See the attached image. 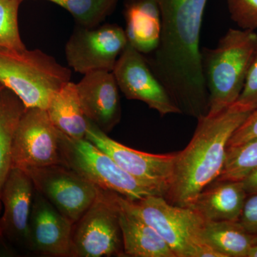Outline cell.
Segmentation results:
<instances>
[{"label":"cell","mask_w":257,"mask_h":257,"mask_svg":"<svg viewBox=\"0 0 257 257\" xmlns=\"http://www.w3.org/2000/svg\"><path fill=\"white\" fill-rule=\"evenodd\" d=\"M74 223L35 191L29 226L28 250L47 256L74 257Z\"/></svg>","instance_id":"13"},{"label":"cell","mask_w":257,"mask_h":257,"mask_svg":"<svg viewBox=\"0 0 257 257\" xmlns=\"http://www.w3.org/2000/svg\"><path fill=\"white\" fill-rule=\"evenodd\" d=\"M84 75L76 84L83 111L90 122L107 134L121 120L117 83L112 72L95 71Z\"/></svg>","instance_id":"15"},{"label":"cell","mask_w":257,"mask_h":257,"mask_svg":"<svg viewBox=\"0 0 257 257\" xmlns=\"http://www.w3.org/2000/svg\"><path fill=\"white\" fill-rule=\"evenodd\" d=\"M235 103L251 111L257 107V51L248 68L242 91Z\"/></svg>","instance_id":"26"},{"label":"cell","mask_w":257,"mask_h":257,"mask_svg":"<svg viewBox=\"0 0 257 257\" xmlns=\"http://www.w3.org/2000/svg\"><path fill=\"white\" fill-rule=\"evenodd\" d=\"M71 71L40 50L0 47V82L26 108L47 109L51 97L71 79Z\"/></svg>","instance_id":"4"},{"label":"cell","mask_w":257,"mask_h":257,"mask_svg":"<svg viewBox=\"0 0 257 257\" xmlns=\"http://www.w3.org/2000/svg\"><path fill=\"white\" fill-rule=\"evenodd\" d=\"M25 0H20L23 2ZM59 5L72 15L76 25L92 28L101 25L114 12L117 0H45Z\"/></svg>","instance_id":"22"},{"label":"cell","mask_w":257,"mask_h":257,"mask_svg":"<svg viewBox=\"0 0 257 257\" xmlns=\"http://www.w3.org/2000/svg\"><path fill=\"white\" fill-rule=\"evenodd\" d=\"M246 197L242 181L215 179L189 207L205 221H239Z\"/></svg>","instance_id":"17"},{"label":"cell","mask_w":257,"mask_h":257,"mask_svg":"<svg viewBox=\"0 0 257 257\" xmlns=\"http://www.w3.org/2000/svg\"><path fill=\"white\" fill-rule=\"evenodd\" d=\"M20 3V0H0V47L13 50L26 48L19 31Z\"/></svg>","instance_id":"24"},{"label":"cell","mask_w":257,"mask_h":257,"mask_svg":"<svg viewBox=\"0 0 257 257\" xmlns=\"http://www.w3.org/2000/svg\"><path fill=\"white\" fill-rule=\"evenodd\" d=\"M4 88V86H3V84H2V83L0 82V92H1V91L3 90Z\"/></svg>","instance_id":"32"},{"label":"cell","mask_w":257,"mask_h":257,"mask_svg":"<svg viewBox=\"0 0 257 257\" xmlns=\"http://www.w3.org/2000/svg\"><path fill=\"white\" fill-rule=\"evenodd\" d=\"M130 204L156 230L176 257H223L203 239L205 220L190 207L173 205L159 195L130 201Z\"/></svg>","instance_id":"5"},{"label":"cell","mask_w":257,"mask_h":257,"mask_svg":"<svg viewBox=\"0 0 257 257\" xmlns=\"http://www.w3.org/2000/svg\"><path fill=\"white\" fill-rule=\"evenodd\" d=\"M256 51L257 35L253 30L232 28L215 48L201 50L209 94L207 116H215L236 102Z\"/></svg>","instance_id":"3"},{"label":"cell","mask_w":257,"mask_h":257,"mask_svg":"<svg viewBox=\"0 0 257 257\" xmlns=\"http://www.w3.org/2000/svg\"><path fill=\"white\" fill-rule=\"evenodd\" d=\"M251 110L234 103L215 116H205L190 143L177 152L173 179L165 198L171 204L189 207L199 193L220 175L230 138Z\"/></svg>","instance_id":"2"},{"label":"cell","mask_w":257,"mask_h":257,"mask_svg":"<svg viewBox=\"0 0 257 257\" xmlns=\"http://www.w3.org/2000/svg\"><path fill=\"white\" fill-rule=\"evenodd\" d=\"M35 191L28 174L20 169L12 167L0 194L3 207L0 226L3 236L28 249L29 226Z\"/></svg>","instance_id":"14"},{"label":"cell","mask_w":257,"mask_h":257,"mask_svg":"<svg viewBox=\"0 0 257 257\" xmlns=\"http://www.w3.org/2000/svg\"><path fill=\"white\" fill-rule=\"evenodd\" d=\"M119 204L124 256L176 257L156 230L134 211L128 199L119 194Z\"/></svg>","instance_id":"16"},{"label":"cell","mask_w":257,"mask_h":257,"mask_svg":"<svg viewBox=\"0 0 257 257\" xmlns=\"http://www.w3.org/2000/svg\"><path fill=\"white\" fill-rule=\"evenodd\" d=\"M46 110L61 133L76 140L85 139L89 120L83 111L75 83L69 81L57 91Z\"/></svg>","instance_id":"19"},{"label":"cell","mask_w":257,"mask_h":257,"mask_svg":"<svg viewBox=\"0 0 257 257\" xmlns=\"http://www.w3.org/2000/svg\"><path fill=\"white\" fill-rule=\"evenodd\" d=\"M243 188L247 196L257 194V169L242 180Z\"/></svg>","instance_id":"29"},{"label":"cell","mask_w":257,"mask_h":257,"mask_svg":"<svg viewBox=\"0 0 257 257\" xmlns=\"http://www.w3.org/2000/svg\"><path fill=\"white\" fill-rule=\"evenodd\" d=\"M239 221L248 233L257 238V194L247 196Z\"/></svg>","instance_id":"28"},{"label":"cell","mask_w":257,"mask_h":257,"mask_svg":"<svg viewBox=\"0 0 257 257\" xmlns=\"http://www.w3.org/2000/svg\"><path fill=\"white\" fill-rule=\"evenodd\" d=\"M27 108L14 92H0V194L13 167V148L19 121Z\"/></svg>","instance_id":"21"},{"label":"cell","mask_w":257,"mask_h":257,"mask_svg":"<svg viewBox=\"0 0 257 257\" xmlns=\"http://www.w3.org/2000/svg\"><path fill=\"white\" fill-rule=\"evenodd\" d=\"M256 138L257 107L251 111V114L233 134L228 143V147L238 146Z\"/></svg>","instance_id":"27"},{"label":"cell","mask_w":257,"mask_h":257,"mask_svg":"<svg viewBox=\"0 0 257 257\" xmlns=\"http://www.w3.org/2000/svg\"><path fill=\"white\" fill-rule=\"evenodd\" d=\"M247 257H257V243L253 245L248 250Z\"/></svg>","instance_id":"30"},{"label":"cell","mask_w":257,"mask_h":257,"mask_svg":"<svg viewBox=\"0 0 257 257\" xmlns=\"http://www.w3.org/2000/svg\"><path fill=\"white\" fill-rule=\"evenodd\" d=\"M203 239L223 257H247L257 238L250 234L239 221H204Z\"/></svg>","instance_id":"20"},{"label":"cell","mask_w":257,"mask_h":257,"mask_svg":"<svg viewBox=\"0 0 257 257\" xmlns=\"http://www.w3.org/2000/svg\"><path fill=\"white\" fill-rule=\"evenodd\" d=\"M257 169V138L235 147H228L226 160L218 180L242 181Z\"/></svg>","instance_id":"23"},{"label":"cell","mask_w":257,"mask_h":257,"mask_svg":"<svg viewBox=\"0 0 257 257\" xmlns=\"http://www.w3.org/2000/svg\"><path fill=\"white\" fill-rule=\"evenodd\" d=\"M2 209V204H1V201H0V211H1Z\"/></svg>","instance_id":"33"},{"label":"cell","mask_w":257,"mask_h":257,"mask_svg":"<svg viewBox=\"0 0 257 257\" xmlns=\"http://www.w3.org/2000/svg\"><path fill=\"white\" fill-rule=\"evenodd\" d=\"M156 1L160 12V40L147 62L181 113L200 119L209 111L200 49L207 0Z\"/></svg>","instance_id":"1"},{"label":"cell","mask_w":257,"mask_h":257,"mask_svg":"<svg viewBox=\"0 0 257 257\" xmlns=\"http://www.w3.org/2000/svg\"><path fill=\"white\" fill-rule=\"evenodd\" d=\"M231 20L243 30L257 29V0H226Z\"/></svg>","instance_id":"25"},{"label":"cell","mask_w":257,"mask_h":257,"mask_svg":"<svg viewBox=\"0 0 257 257\" xmlns=\"http://www.w3.org/2000/svg\"><path fill=\"white\" fill-rule=\"evenodd\" d=\"M2 237H4V236H3V231H2L1 226H0V239H1Z\"/></svg>","instance_id":"31"},{"label":"cell","mask_w":257,"mask_h":257,"mask_svg":"<svg viewBox=\"0 0 257 257\" xmlns=\"http://www.w3.org/2000/svg\"><path fill=\"white\" fill-rule=\"evenodd\" d=\"M25 172L31 178L35 190L74 224L92 205L97 194L98 187L63 165Z\"/></svg>","instance_id":"10"},{"label":"cell","mask_w":257,"mask_h":257,"mask_svg":"<svg viewBox=\"0 0 257 257\" xmlns=\"http://www.w3.org/2000/svg\"><path fill=\"white\" fill-rule=\"evenodd\" d=\"M74 257L124 256L119 194L98 187L92 205L73 226Z\"/></svg>","instance_id":"7"},{"label":"cell","mask_w":257,"mask_h":257,"mask_svg":"<svg viewBox=\"0 0 257 257\" xmlns=\"http://www.w3.org/2000/svg\"><path fill=\"white\" fill-rule=\"evenodd\" d=\"M55 165H62L59 130L46 109L27 108L15 133L13 167L25 171Z\"/></svg>","instance_id":"11"},{"label":"cell","mask_w":257,"mask_h":257,"mask_svg":"<svg viewBox=\"0 0 257 257\" xmlns=\"http://www.w3.org/2000/svg\"><path fill=\"white\" fill-rule=\"evenodd\" d=\"M127 43L124 30L116 24L92 28L76 25L66 44V59L71 68L82 74L112 72Z\"/></svg>","instance_id":"9"},{"label":"cell","mask_w":257,"mask_h":257,"mask_svg":"<svg viewBox=\"0 0 257 257\" xmlns=\"http://www.w3.org/2000/svg\"><path fill=\"white\" fill-rule=\"evenodd\" d=\"M124 17L128 43L143 55L156 50L161 35L160 12L156 0H126Z\"/></svg>","instance_id":"18"},{"label":"cell","mask_w":257,"mask_h":257,"mask_svg":"<svg viewBox=\"0 0 257 257\" xmlns=\"http://www.w3.org/2000/svg\"><path fill=\"white\" fill-rule=\"evenodd\" d=\"M112 73L120 90L128 99L143 101L161 116L182 114L152 72L146 57L128 42L116 61Z\"/></svg>","instance_id":"12"},{"label":"cell","mask_w":257,"mask_h":257,"mask_svg":"<svg viewBox=\"0 0 257 257\" xmlns=\"http://www.w3.org/2000/svg\"><path fill=\"white\" fill-rule=\"evenodd\" d=\"M85 139L157 195H167L172 185L177 152L155 155L133 150L109 138L89 121Z\"/></svg>","instance_id":"8"},{"label":"cell","mask_w":257,"mask_h":257,"mask_svg":"<svg viewBox=\"0 0 257 257\" xmlns=\"http://www.w3.org/2000/svg\"><path fill=\"white\" fill-rule=\"evenodd\" d=\"M59 135L62 165L96 187L116 193L133 202L157 195L86 139L76 140L60 131Z\"/></svg>","instance_id":"6"}]
</instances>
